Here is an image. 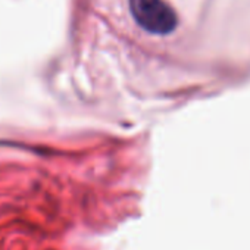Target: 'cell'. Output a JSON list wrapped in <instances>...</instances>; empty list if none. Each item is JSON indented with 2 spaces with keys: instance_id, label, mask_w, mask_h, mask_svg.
<instances>
[{
  "instance_id": "cell-1",
  "label": "cell",
  "mask_w": 250,
  "mask_h": 250,
  "mask_svg": "<svg viewBox=\"0 0 250 250\" xmlns=\"http://www.w3.org/2000/svg\"><path fill=\"white\" fill-rule=\"evenodd\" d=\"M134 21L147 33L167 36L178 24L177 14L165 0H128Z\"/></svg>"
}]
</instances>
